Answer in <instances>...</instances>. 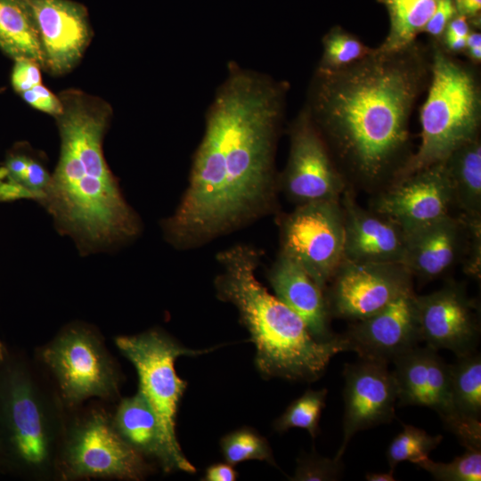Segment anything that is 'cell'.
Masks as SVG:
<instances>
[{
    "mask_svg": "<svg viewBox=\"0 0 481 481\" xmlns=\"http://www.w3.org/2000/svg\"><path fill=\"white\" fill-rule=\"evenodd\" d=\"M344 259L355 262L400 263L406 233L393 220L361 208L349 191L344 190Z\"/></svg>",
    "mask_w": 481,
    "mask_h": 481,
    "instance_id": "cell-20",
    "label": "cell"
},
{
    "mask_svg": "<svg viewBox=\"0 0 481 481\" xmlns=\"http://www.w3.org/2000/svg\"><path fill=\"white\" fill-rule=\"evenodd\" d=\"M37 360L69 411L89 399L113 402L119 397L120 370L101 334L89 324L64 326L37 350Z\"/></svg>",
    "mask_w": 481,
    "mask_h": 481,
    "instance_id": "cell-7",
    "label": "cell"
},
{
    "mask_svg": "<svg viewBox=\"0 0 481 481\" xmlns=\"http://www.w3.org/2000/svg\"><path fill=\"white\" fill-rule=\"evenodd\" d=\"M361 359V358H360ZM343 437L335 458L342 459L359 431L389 423L395 417L397 389L387 363L361 359L345 365Z\"/></svg>",
    "mask_w": 481,
    "mask_h": 481,
    "instance_id": "cell-14",
    "label": "cell"
},
{
    "mask_svg": "<svg viewBox=\"0 0 481 481\" xmlns=\"http://www.w3.org/2000/svg\"><path fill=\"white\" fill-rule=\"evenodd\" d=\"M222 273L216 287L219 298L237 308L256 347V364L267 378L314 381L331 358L347 351L343 335L318 340L302 318L272 295L256 276L259 256L238 245L217 255Z\"/></svg>",
    "mask_w": 481,
    "mask_h": 481,
    "instance_id": "cell-4",
    "label": "cell"
},
{
    "mask_svg": "<svg viewBox=\"0 0 481 481\" xmlns=\"http://www.w3.org/2000/svg\"><path fill=\"white\" fill-rule=\"evenodd\" d=\"M436 351L415 346L393 360L397 399L401 405L436 411L466 450H481V421L464 419L455 411L449 364Z\"/></svg>",
    "mask_w": 481,
    "mask_h": 481,
    "instance_id": "cell-10",
    "label": "cell"
},
{
    "mask_svg": "<svg viewBox=\"0 0 481 481\" xmlns=\"http://www.w3.org/2000/svg\"><path fill=\"white\" fill-rule=\"evenodd\" d=\"M0 49L44 65L38 31L27 0H0Z\"/></svg>",
    "mask_w": 481,
    "mask_h": 481,
    "instance_id": "cell-24",
    "label": "cell"
},
{
    "mask_svg": "<svg viewBox=\"0 0 481 481\" xmlns=\"http://www.w3.org/2000/svg\"><path fill=\"white\" fill-rule=\"evenodd\" d=\"M237 477V473L229 463H216L209 466L205 474L207 481H233Z\"/></svg>",
    "mask_w": 481,
    "mask_h": 481,
    "instance_id": "cell-39",
    "label": "cell"
},
{
    "mask_svg": "<svg viewBox=\"0 0 481 481\" xmlns=\"http://www.w3.org/2000/svg\"><path fill=\"white\" fill-rule=\"evenodd\" d=\"M6 346L4 344V342L0 339V359L3 357L4 353L5 351Z\"/></svg>",
    "mask_w": 481,
    "mask_h": 481,
    "instance_id": "cell-42",
    "label": "cell"
},
{
    "mask_svg": "<svg viewBox=\"0 0 481 481\" xmlns=\"http://www.w3.org/2000/svg\"><path fill=\"white\" fill-rule=\"evenodd\" d=\"M457 14L465 16L472 28H480L481 0H453Z\"/></svg>",
    "mask_w": 481,
    "mask_h": 481,
    "instance_id": "cell-36",
    "label": "cell"
},
{
    "mask_svg": "<svg viewBox=\"0 0 481 481\" xmlns=\"http://www.w3.org/2000/svg\"><path fill=\"white\" fill-rule=\"evenodd\" d=\"M417 318L422 341L435 350L444 348L457 357L472 353L479 338L475 305L457 284L416 296Z\"/></svg>",
    "mask_w": 481,
    "mask_h": 481,
    "instance_id": "cell-16",
    "label": "cell"
},
{
    "mask_svg": "<svg viewBox=\"0 0 481 481\" xmlns=\"http://www.w3.org/2000/svg\"><path fill=\"white\" fill-rule=\"evenodd\" d=\"M44 56V67L55 75L69 71L90 38L87 13L70 0H27Z\"/></svg>",
    "mask_w": 481,
    "mask_h": 481,
    "instance_id": "cell-18",
    "label": "cell"
},
{
    "mask_svg": "<svg viewBox=\"0 0 481 481\" xmlns=\"http://www.w3.org/2000/svg\"><path fill=\"white\" fill-rule=\"evenodd\" d=\"M69 413L41 366L6 347L0 359V471L58 479Z\"/></svg>",
    "mask_w": 481,
    "mask_h": 481,
    "instance_id": "cell-5",
    "label": "cell"
},
{
    "mask_svg": "<svg viewBox=\"0 0 481 481\" xmlns=\"http://www.w3.org/2000/svg\"><path fill=\"white\" fill-rule=\"evenodd\" d=\"M472 64L481 62V33L479 29L472 28L466 39V48L463 53Z\"/></svg>",
    "mask_w": 481,
    "mask_h": 481,
    "instance_id": "cell-38",
    "label": "cell"
},
{
    "mask_svg": "<svg viewBox=\"0 0 481 481\" xmlns=\"http://www.w3.org/2000/svg\"><path fill=\"white\" fill-rule=\"evenodd\" d=\"M452 400L462 418L480 420L481 417V357L474 352L457 357L449 364Z\"/></svg>",
    "mask_w": 481,
    "mask_h": 481,
    "instance_id": "cell-26",
    "label": "cell"
},
{
    "mask_svg": "<svg viewBox=\"0 0 481 481\" xmlns=\"http://www.w3.org/2000/svg\"><path fill=\"white\" fill-rule=\"evenodd\" d=\"M323 289L344 260V216L338 200L300 204L281 225V251Z\"/></svg>",
    "mask_w": 481,
    "mask_h": 481,
    "instance_id": "cell-11",
    "label": "cell"
},
{
    "mask_svg": "<svg viewBox=\"0 0 481 481\" xmlns=\"http://www.w3.org/2000/svg\"><path fill=\"white\" fill-rule=\"evenodd\" d=\"M412 274L400 263L355 262L344 259L335 275L330 313L359 321L378 313L402 294L412 290Z\"/></svg>",
    "mask_w": 481,
    "mask_h": 481,
    "instance_id": "cell-13",
    "label": "cell"
},
{
    "mask_svg": "<svg viewBox=\"0 0 481 481\" xmlns=\"http://www.w3.org/2000/svg\"><path fill=\"white\" fill-rule=\"evenodd\" d=\"M220 446L225 461L232 466L249 460L274 464L267 441L249 428L238 429L224 436Z\"/></svg>",
    "mask_w": 481,
    "mask_h": 481,
    "instance_id": "cell-30",
    "label": "cell"
},
{
    "mask_svg": "<svg viewBox=\"0 0 481 481\" xmlns=\"http://www.w3.org/2000/svg\"><path fill=\"white\" fill-rule=\"evenodd\" d=\"M430 79L421 108V142L393 181L445 160L479 136L481 81L477 65L447 53L430 39ZM392 181V182H393Z\"/></svg>",
    "mask_w": 481,
    "mask_h": 481,
    "instance_id": "cell-6",
    "label": "cell"
},
{
    "mask_svg": "<svg viewBox=\"0 0 481 481\" xmlns=\"http://www.w3.org/2000/svg\"><path fill=\"white\" fill-rule=\"evenodd\" d=\"M322 53L316 67L321 71H336L371 54L374 48L340 26H333L322 38Z\"/></svg>",
    "mask_w": 481,
    "mask_h": 481,
    "instance_id": "cell-27",
    "label": "cell"
},
{
    "mask_svg": "<svg viewBox=\"0 0 481 481\" xmlns=\"http://www.w3.org/2000/svg\"><path fill=\"white\" fill-rule=\"evenodd\" d=\"M472 26L469 20L462 15L457 14L448 23L443 34L446 36L466 38L470 32Z\"/></svg>",
    "mask_w": 481,
    "mask_h": 481,
    "instance_id": "cell-40",
    "label": "cell"
},
{
    "mask_svg": "<svg viewBox=\"0 0 481 481\" xmlns=\"http://www.w3.org/2000/svg\"><path fill=\"white\" fill-rule=\"evenodd\" d=\"M19 199L35 200V195L23 186L7 179L0 178V201Z\"/></svg>",
    "mask_w": 481,
    "mask_h": 481,
    "instance_id": "cell-37",
    "label": "cell"
},
{
    "mask_svg": "<svg viewBox=\"0 0 481 481\" xmlns=\"http://www.w3.org/2000/svg\"><path fill=\"white\" fill-rule=\"evenodd\" d=\"M342 335L347 351L355 352L361 359L387 363L417 346L422 340L413 289L373 315L355 321Z\"/></svg>",
    "mask_w": 481,
    "mask_h": 481,
    "instance_id": "cell-17",
    "label": "cell"
},
{
    "mask_svg": "<svg viewBox=\"0 0 481 481\" xmlns=\"http://www.w3.org/2000/svg\"><path fill=\"white\" fill-rule=\"evenodd\" d=\"M11 82L13 89L21 94L33 86L41 84L39 63L29 58L14 60Z\"/></svg>",
    "mask_w": 481,
    "mask_h": 481,
    "instance_id": "cell-33",
    "label": "cell"
},
{
    "mask_svg": "<svg viewBox=\"0 0 481 481\" xmlns=\"http://www.w3.org/2000/svg\"><path fill=\"white\" fill-rule=\"evenodd\" d=\"M289 132V158L282 175L288 195L299 205L338 200L345 190L344 176L305 105Z\"/></svg>",
    "mask_w": 481,
    "mask_h": 481,
    "instance_id": "cell-12",
    "label": "cell"
},
{
    "mask_svg": "<svg viewBox=\"0 0 481 481\" xmlns=\"http://www.w3.org/2000/svg\"><path fill=\"white\" fill-rule=\"evenodd\" d=\"M403 265L425 281L446 273L469 248V221L448 215L406 232Z\"/></svg>",
    "mask_w": 481,
    "mask_h": 481,
    "instance_id": "cell-19",
    "label": "cell"
},
{
    "mask_svg": "<svg viewBox=\"0 0 481 481\" xmlns=\"http://www.w3.org/2000/svg\"><path fill=\"white\" fill-rule=\"evenodd\" d=\"M388 13L389 29L377 47L383 52L396 51L417 40L442 0H377Z\"/></svg>",
    "mask_w": 481,
    "mask_h": 481,
    "instance_id": "cell-25",
    "label": "cell"
},
{
    "mask_svg": "<svg viewBox=\"0 0 481 481\" xmlns=\"http://www.w3.org/2000/svg\"><path fill=\"white\" fill-rule=\"evenodd\" d=\"M344 471L342 459H330L316 454L307 455L298 461L295 475L297 481H334L341 478Z\"/></svg>",
    "mask_w": 481,
    "mask_h": 481,
    "instance_id": "cell-32",
    "label": "cell"
},
{
    "mask_svg": "<svg viewBox=\"0 0 481 481\" xmlns=\"http://www.w3.org/2000/svg\"><path fill=\"white\" fill-rule=\"evenodd\" d=\"M457 15L453 0H442L426 24L423 32L439 41L451 20Z\"/></svg>",
    "mask_w": 481,
    "mask_h": 481,
    "instance_id": "cell-35",
    "label": "cell"
},
{
    "mask_svg": "<svg viewBox=\"0 0 481 481\" xmlns=\"http://www.w3.org/2000/svg\"><path fill=\"white\" fill-rule=\"evenodd\" d=\"M20 94L28 104L38 110L54 117H57L62 111V103L60 98L41 84Z\"/></svg>",
    "mask_w": 481,
    "mask_h": 481,
    "instance_id": "cell-34",
    "label": "cell"
},
{
    "mask_svg": "<svg viewBox=\"0 0 481 481\" xmlns=\"http://www.w3.org/2000/svg\"><path fill=\"white\" fill-rule=\"evenodd\" d=\"M450 179L453 205L464 217L480 219L481 214V140L464 143L444 160Z\"/></svg>",
    "mask_w": 481,
    "mask_h": 481,
    "instance_id": "cell-23",
    "label": "cell"
},
{
    "mask_svg": "<svg viewBox=\"0 0 481 481\" xmlns=\"http://www.w3.org/2000/svg\"><path fill=\"white\" fill-rule=\"evenodd\" d=\"M327 393L326 388L306 390L276 420L274 428L279 432L293 428H303L314 438L319 431V421L325 406Z\"/></svg>",
    "mask_w": 481,
    "mask_h": 481,
    "instance_id": "cell-28",
    "label": "cell"
},
{
    "mask_svg": "<svg viewBox=\"0 0 481 481\" xmlns=\"http://www.w3.org/2000/svg\"><path fill=\"white\" fill-rule=\"evenodd\" d=\"M288 89L286 82L229 64L207 111L188 187L163 221L165 236L175 247L197 246L270 211Z\"/></svg>",
    "mask_w": 481,
    "mask_h": 481,
    "instance_id": "cell-1",
    "label": "cell"
},
{
    "mask_svg": "<svg viewBox=\"0 0 481 481\" xmlns=\"http://www.w3.org/2000/svg\"><path fill=\"white\" fill-rule=\"evenodd\" d=\"M416 465L428 472L435 480H481V450H466L450 462H436L428 457Z\"/></svg>",
    "mask_w": 481,
    "mask_h": 481,
    "instance_id": "cell-31",
    "label": "cell"
},
{
    "mask_svg": "<svg viewBox=\"0 0 481 481\" xmlns=\"http://www.w3.org/2000/svg\"><path fill=\"white\" fill-rule=\"evenodd\" d=\"M268 279L275 296L298 314L318 340H330V309L323 289L295 259L281 252Z\"/></svg>",
    "mask_w": 481,
    "mask_h": 481,
    "instance_id": "cell-22",
    "label": "cell"
},
{
    "mask_svg": "<svg viewBox=\"0 0 481 481\" xmlns=\"http://www.w3.org/2000/svg\"><path fill=\"white\" fill-rule=\"evenodd\" d=\"M443 440L441 435L431 436L425 430L412 425H404L388 445L386 456L391 469L403 461L417 464L428 457Z\"/></svg>",
    "mask_w": 481,
    "mask_h": 481,
    "instance_id": "cell-29",
    "label": "cell"
},
{
    "mask_svg": "<svg viewBox=\"0 0 481 481\" xmlns=\"http://www.w3.org/2000/svg\"><path fill=\"white\" fill-rule=\"evenodd\" d=\"M368 481H395L394 469H389L388 472H369L365 476Z\"/></svg>",
    "mask_w": 481,
    "mask_h": 481,
    "instance_id": "cell-41",
    "label": "cell"
},
{
    "mask_svg": "<svg viewBox=\"0 0 481 481\" xmlns=\"http://www.w3.org/2000/svg\"><path fill=\"white\" fill-rule=\"evenodd\" d=\"M57 470L63 481L141 480L151 468L119 435L112 414L96 405L69 411Z\"/></svg>",
    "mask_w": 481,
    "mask_h": 481,
    "instance_id": "cell-8",
    "label": "cell"
},
{
    "mask_svg": "<svg viewBox=\"0 0 481 481\" xmlns=\"http://www.w3.org/2000/svg\"><path fill=\"white\" fill-rule=\"evenodd\" d=\"M113 424L123 439L143 458L155 460L166 473L195 472L186 458L177 456L169 446L158 417L144 395L138 389L122 398L112 414Z\"/></svg>",
    "mask_w": 481,
    "mask_h": 481,
    "instance_id": "cell-21",
    "label": "cell"
},
{
    "mask_svg": "<svg viewBox=\"0 0 481 481\" xmlns=\"http://www.w3.org/2000/svg\"><path fill=\"white\" fill-rule=\"evenodd\" d=\"M453 197L444 161L392 182L374 211L409 232L450 215Z\"/></svg>",
    "mask_w": 481,
    "mask_h": 481,
    "instance_id": "cell-15",
    "label": "cell"
},
{
    "mask_svg": "<svg viewBox=\"0 0 481 481\" xmlns=\"http://www.w3.org/2000/svg\"><path fill=\"white\" fill-rule=\"evenodd\" d=\"M431 53L416 40L336 71L315 69L306 107L336 164L360 182L390 179L412 156L410 120L430 79Z\"/></svg>",
    "mask_w": 481,
    "mask_h": 481,
    "instance_id": "cell-2",
    "label": "cell"
},
{
    "mask_svg": "<svg viewBox=\"0 0 481 481\" xmlns=\"http://www.w3.org/2000/svg\"><path fill=\"white\" fill-rule=\"evenodd\" d=\"M114 343L135 368L139 390L155 412L169 446L177 456L185 458L176 437L175 420L186 382L177 376L175 363L180 356L202 355L211 349L183 347L159 330L118 336Z\"/></svg>",
    "mask_w": 481,
    "mask_h": 481,
    "instance_id": "cell-9",
    "label": "cell"
},
{
    "mask_svg": "<svg viewBox=\"0 0 481 481\" xmlns=\"http://www.w3.org/2000/svg\"><path fill=\"white\" fill-rule=\"evenodd\" d=\"M60 99V158L39 203L81 255L108 251L134 239L141 227L103 155L110 110L79 91L63 92Z\"/></svg>",
    "mask_w": 481,
    "mask_h": 481,
    "instance_id": "cell-3",
    "label": "cell"
}]
</instances>
